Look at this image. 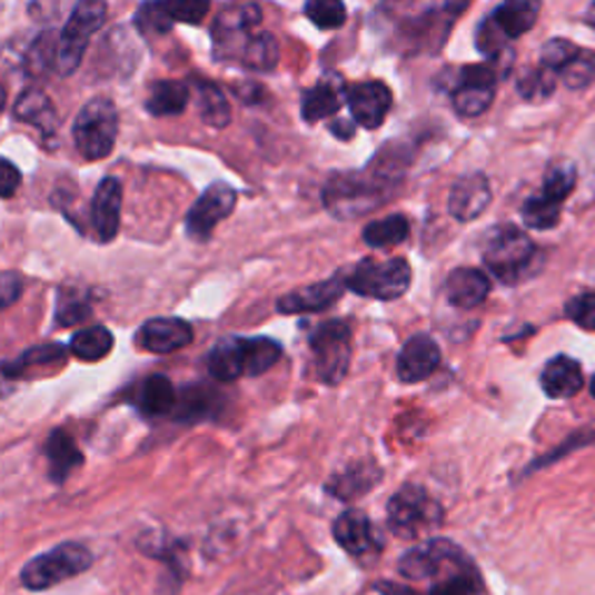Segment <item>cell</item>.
Masks as SVG:
<instances>
[{"instance_id":"obj_19","label":"cell","mask_w":595,"mask_h":595,"mask_svg":"<svg viewBox=\"0 0 595 595\" xmlns=\"http://www.w3.org/2000/svg\"><path fill=\"white\" fill-rule=\"evenodd\" d=\"M449 215L458 221H475L490 205V185L484 172H468L456 179L449 191Z\"/></svg>"},{"instance_id":"obj_45","label":"cell","mask_w":595,"mask_h":595,"mask_svg":"<svg viewBox=\"0 0 595 595\" xmlns=\"http://www.w3.org/2000/svg\"><path fill=\"white\" fill-rule=\"evenodd\" d=\"M29 70L33 75H44L49 70H57L59 61V40L51 38V33H44L36 40V44L29 51Z\"/></svg>"},{"instance_id":"obj_38","label":"cell","mask_w":595,"mask_h":595,"mask_svg":"<svg viewBox=\"0 0 595 595\" xmlns=\"http://www.w3.org/2000/svg\"><path fill=\"white\" fill-rule=\"evenodd\" d=\"M305 14L321 31H335L347 21L345 0H307Z\"/></svg>"},{"instance_id":"obj_54","label":"cell","mask_w":595,"mask_h":595,"mask_svg":"<svg viewBox=\"0 0 595 595\" xmlns=\"http://www.w3.org/2000/svg\"><path fill=\"white\" fill-rule=\"evenodd\" d=\"M586 21H588V26H591V29L595 31V3L591 6V10L586 12Z\"/></svg>"},{"instance_id":"obj_16","label":"cell","mask_w":595,"mask_h":595,"mask_svg":"<svg viewBox=\"0 0 595 595\" xmlns=\"http://www.w3.org/2000/svg\"><path fill=\"white\" fill-rule=\"evenodd\" d=\"M347 85L340 72H326L321 80L305 89L300 100V112L307 123H317L321 119H328L338 115L340 108L347 102Z\"/></svg>"},{"instance_id":"obj_31","label":"cell","mask_w":595,"mask_h":595,"mask_svg":"<svg viewBox=\"0 0 595 595\" xmlns=\"http://www.w3.org/2000/svg\"><path fill=\"white\" fill-rule=\"evenodd\" d=\"M196 106L200 119L210 128H226L230 123V102L217 85L196 82Z\"/></svg>"},{"instance_id":"obj_4","label":"cell","mask_w":595,"mask_h":595,"mask_svg":"<svg viewBox=\"0 0 595 595\" xmlns=\"http://www.w3.org/2000/svg\"><path fill=\"white\" fill-rule=\"evenodd\" d=\"M386 516H389L394 535L403 539H417L424 533L443 526L445 512L424 486L405 484L386 505Z\"/></svg>"},{"instance_id":"obj_27","label":"cell","mask_w":595,"mask_h":595,"mask_svg":"<svg viewBox=\"0 0 595 595\" xmlns=\"http://www.w3.org/2000/svg\"><path fill=\"white\" fill-rule=\"evenodd\" d=\"M177 400L179 396L172 381L166 375H151L140 384L133 403L145 417H168L175 411Z\"/></svg>"},{"instance_id":"obj_23","label":"cell","mask_w":595,"mask_h":595,"mask_svg":"<svg viewBox=\"0 0 595 595\" xmlns=\"http://www.w3.org/2000/svg\"><path fill=\"white\" fill-rule=\"evenodd\" d=\"M207 370L219 381L247 377V338H224L207 354Z\"/></svg>"},{"instance_id":"obj_43","label":"cell","mask_w":595,"mask_h":595,"mask_svg":"<svg viewBox=\"0 0 595 595\" xmlns=\"http://www.w3.org/2000/svg\"><path fill=\"white\" fill-rule=\"evenodd\" d=\"M66 351L61 345L54 343H47V345H38L33 349L26 351L23 356H19L17 360H8L6 364V377L19 375L26 368H33V366H44V364H57V360H63Z\"/></svg>"},{"instance_id":"obj_17","label":"cell","mask_w":595,"mask_h":595,"mask_svg":"<svg viewBox=\"0 0 595 595\" xmlns=\"http://www.w3.org/2000/svg\"><path fill=\"white\" fill-rule=\"evenodd\" d=\"M194 343V328L177 317L149 319L138 330V345L149 354H172Z\"/></svg>"},{"instance_id":"obj_5","label":"cell","mask_w":595,"mask_h":595,"mask_svg":"<svg viewBox=\"0 0 595 595\" xmlns=\"http://www.w3.org/2000/svg\"><path fill=\"white\" fill-rule=\"evenodd\" d=\"M91 563L93 556L85 545H80V542H63V545L26 563L21 571V584L29 591H47L87 573Z\"/></svg>"},{"instance_id":"obj_22","label":"cell","mask_w":595,"mask_h":595,"mask_svg":"<svg viewBox=\"0 0 595 595\" xmlns=\"http://www.w3.org/2000/svg\"><path fill=\"white\" fill-rule=\"evenodd\" d=\"M542 391L549 398H573L584 389V373L579 364L571 356H556L545 366L539 375Z\"/></svg>"},{"instance_id":"obj_42","label":"cell","mask_w":595,"mask_h":595,"mask_svg":"<svg viewBox=\"0 0 595 595\" xmlns=\"http://www.w3.org/2000/svg\"><path fill=\"white\" fill-rule=\"evenodd\" d=\"M136 23L145 36H166L172 31L175 21L168 14L163 0H147L136 14Z\"/></svg>"},{"instance_id":"obj_25","label":"cell","mask_w":595,"mask_h":595,"mask_svg":"<svg viewBox=\"0 0 595 595\" xmlns=\"http://www.w3.org/2000/svg\"><path fill=\"white\" fill-rule=\"evenodd\" d=\"M381 482V470L377 468V463L364 460V463H351L347 470L333 475L328 482V494L340 498V500H354L366 494V490L375 488Z\"/></svg>"},{"instance_id":"obj_8","label":"cell","mask_w":595,"mask_h":595,"mask_svg":"<svg viewBox=\"0 0 595 595\" xmlns=\"http://www.w3.org/2000/svg\"><path fill=\"white\" fill-rule=\"evenodd\" d=\"M309 351L317 377L328 386L340 384L351 360V326L345 319L321 321L309 333Z\"/></svg>"},{"instance_id":"obj_18","label":"cell","mask_w":595,"mask_h":595,"mask_svg":"<svg viewBox=\"0 0 595 595\" xmlns=\"http://www.w3.org/2000/svg\"><path fill=\"white\" fill-rule=\"evenodd\" d=\"M439 347L426 333H417L405 343L398 356V379L403 384H419L439 368Z\"/></svg>"},{"instance_id":"obj_41","label":"cell","mask_w":595,"mask_h":595,"mask_svg":"<svg viewBox=\"0 0 595 595\" xmlns=\"http://www.w3.org/2000/svg\"><path fill=\"white\" fill-rule=\"evenodd\" d=\"M577 185V170L571 161H558L554 163L547 175H545V187H542V194L563 202L567 196L575 191Z\"/></svg>"},{"instance_id":"obj_34","label":"cell","mask_w":595,"mask_h":595,"mask_svg":"<svg viewBox=\"0 0 595 595\" xmlns=\"http://www.w3.org/2000/svg\"><path fill=\"white\" fill-rule=\"evenodd\" d=\"M219 403V396L212 394L210 389H200V386H194V389L185 391V396L177 400L175 407V417L179 422H202L205 417H210Z\"/></svg>"},{"instance_id":"obj_21","label":"cell","mask_w":595,"mask_h":595,"mask_svg":"<svg viewBox=\"0 0 595 595\" xmlns=\"http://www.w3.org/2000/svg\"><path fill=\"white\" fill-rule=\"evenodd\" d=\"M490 294V279L477 268H456L445 281V296L458 309H475Z\"/></svg>"},{"instance_id":"obj_40","label":"cell","mask_w":595,"mask_h":595,"mask_svg":"<svg viewBox=\"0 0 595 595\" xmlns=\"http://www.w3.org/2000/svg\"><path fill=\"white\" fill-rule=\"evenodd\" d=\"M477 593H482V577L475 565L439 577L437 584L430 588V595H477Z\"/></svg>"},{"instance_id":"obj_3","label":"cell","mask_w":595,"mask_h":595,"mask_svg":"<svg viewBox=\"0 0 595 595\" xmlns=\"http://www.w3.org/2000/svg\"><path fill=\"white\" fill-rule=\"evenodd\" d=\"M119 136L117 106L106 98H91L72 123V140L87 161H102L115 151Z\"/></svg>"},{"instance_id":"obj_46","label":"cell","mask_w":595,"mask_h":595,"mask_svg":"<svg viewBox=\"0 0 595 595\" xmlns=\"http://www.w3.org/2000/svg\"><path fill=\"white\" fill-rule=\"evenodd\" d=\"M163 6L175 23L198 26L210 12L212 0H163Z\"/></svg>"},{"instance_id":"obj_49","label":"cell","mask_w":595,"mask_h":595,"mask_svg":"<svg viewBox=\"0 0 595 595\" xmlns=\"http://www.w3.org/2000/svg\"><path fill=\"white\" fill-rule=\"evenodd\" d=\"M19 185H21L19 168H14V163L8 159L0 161V194H3V198L6 200L12 198L19 189Z\"/></svg>"},{"instance_id":"obj_26","label":"cell","mask_w":595,"mask_h":595,"mask_svg":"<svg viewBox=\"0 0 595 595\" xmlns=\"http://www.w3.org/2000/svg\"><path fill=\"white\" fill-rule=\"evenodd\" d=\"M539 8H542L539 0H503V3L488 17L494 19V23L507 40H514L533 29Z\"/></svg>"},{"instance_id":"obj_52","label":"cell","mask_w":595,"mask_h":595,"mask_svg":"<svg viewBox=\"0 0 595 595\" xmlns=\"http://www.w3.org/2000/svg\"><path fill=\"white\" fill-rule=\"evenodd\" d=\"M377 591L381 595H419L417 591H411L409 586H398V584H389V582H379Z\"/></svg>"},{"instance_id":"obj_51","label":"cell","mask_w":595,"mask_h":595,"mask_svg":"<svg viewBox=\"0 0 595 595\" xmlns=\"http://www.w3.org/2000/svg\"><path fill=\"white\" fill-rule=\"evenodd\" d=\"M356 121L354 119H335L330 126H328V131L335 136V138H340V140H349L354 138L356 133Z\"/></svg>"},{"instance_id":"obj_35","label":"cell","mask_w":595,"mask_h":595,"mask_svg":"<svg viewBox=\"0 0 595 595\" xmlns=\"http://www.w3.org/2000/svg\"><path fill=\"white\" fill-rule=\"evenodd\" d=\"M561 205L558 200L545 196V194H537L533 198H528L522 207V217L524 224L533 230H549L558 224L561 219Z\"/></svg>"},{"instance_id":"obj_7","label":"cell","mask_w":595,"mask_h":595,"mask_svg":"<svg viewBox=\"0 0 595 595\" xmlns=\"http://www.w3.org/2000/svg\"><path fill=\"white\" fill-rule=\"evenodd\" d=\"M409 284L411 268L400 256L386 258V261L364 258V261L356 264L354 270L347 275L349 291L375 300H398L407 294Z\"/></svg>"},{"instance_id":"obj_2","label":"cell","mask_w":595,"mask_h":595,"mask_svg":"<svg viewBox=\"0 0 595 595\" xmlns=\"http://www.w3.org/2000/svg\"><path fill=\"white\" fill-rule=\"evenodd\" d=\"M482 258L490 275L512 287V284L526 281L535 272L539 251L522 228L500 224L486 232Z\"/></svg>"},{"instance_id":"obj_30","label":"cell","mask_w":595,"mask_h":595,"mask_svg":"<svg viewBox=\"0 0 595 595\" xmlns=\"http://www.w3.org/2000/svg\"><path fill=\"white\" fill-rule=\"evenodd\" d=\"M115 347V335L106 326H91L72 335L70 340V354L87 364H96V360L106 358Z\"/></svg>"},{"instance_id":"obj_48","label":"cell","mask_w":595,"mask_h":595,"mask_svg":"<svg viewBox=\"0 0 595 595\" xmlns=\"http://www.w3.org/2000/svg\"><path fill=\"white\" fill-rule=\"evenodd\" d=\"M565 317L584 330H595V294L575 296L565 305Z\"/></svg>"},{"instance_id":"obj_14","label":"cell","mask_w":595,"mask_h":595,"mask_svg":"<svg viewBox=\"0 0 595 595\" xmlns=\"http://www.w3.org/2000/svg\"><path fill=\"white\" fill-rule=\"evenodd\" d=\"M123 187L117 177H106L98 185L91 200V230L100 245H108L117 238L121 224Z\"/></svg>"},{"instance_id":"obj_32","label":"cell","mask_w":595,"mask_h":595,"mask_svg":"<svg viewBox=\"0 0 595 595\" xmlns=\"http://www.w3.org/2000/svg\"><path fill=\"white\" fill-rule=\"evenodd\" d=\"M407 236H409V221L405 215H389L384 219L370 221L364 228V242L373 249L398 247L407 240Z\"/></svg>"},{"instance_id":"obj_47","label":"cell","mask_w":595,"mask_h":595,"mask_svg":"<svg viewBox=\"0 0 595 595\" xmlns=\"http://www.w3.org/2000/svg\"><path fill=\"white\" fill-rule=\"evenodd\" d=\"M561 80L567 89H586L593 80H595V59L593 54H588V51H582V54L567 66L561 75Z\"/></svg>"},{"instance_id":"obj_10","label":"cell","mask_w":595,"mask_h":595,"mask_svg":"<svg viewBox=\"0 0 595 595\" xmlns=\"http://www.w3.org/2000/svg\"><path fill=\"white\" fill-rule=\"evenodd\" d=\"M473 565L475 563L468 558V554H465L458 545H454V542L435 537L424 542L419 547L409 549L400 558V573L407 579L422 582V579H439Z\"/></svg>"},{"instance_id":"obj_44","label":"cell","mask_w":595,"mask_h":595,"mask_svg":"<svg viewBox=\"0 0 595 595\" xmlns=\"http://www.w3.org/2000/svg\"><path fill=\"white\" fill-rule=\"evenodd\" d=\"M584 49H579L575 42L571 40H563V38H554L549 40L545 47L539 51V63L554 70L556 75H561L567 66H571Z\"/></svg>"},{"instance_id":"obj_55","label":"cell","mask_w":595,"mask_h":595,"mask_svg":"<svg viewBox=\"0 0 595 595\" xmlns=\"http://www.w3.org/2000/svg\"><path fill=\"white\" fill-rule=\"evenodd\" d=\"M591 396L595 398V375H593V379H591Z\"/></svg>"},{"instance_id":"obj_12","label":"cell","mask_w":595,"mask_h":595,"mask_svg":"<svg viewBox=\"0 0 595 595\" xmlns=\"http://www.w3.org/2000/svg\"><path fill=\"white\" fill-rule=\"evenodd\" d=\"M500 70L490 63H477L465 66L460 70V82L454 89V108L460 117H479L496 98V85H498Z\"/></svg>"},{"instance_id":"obj_53","label":"cell","mask_w":595,"mask_h":595,"mask_svg":"<svg viewBox=\"0 0 595 595\" xmlns=\"http://www.w3.org/2000/svg\"><path fill=\"white\" fill-rule=\"evenodd\" d=\"M238 91H240L238 96L245 102H258V100H261V93H264V89L258 85H242V87H238Z\"/></svg>"},{"instance_id":"obj_24","label":"cell","mask_w":595,"mask_h":595,"mask_svg":"<svg viewBox=\"0 0 595 595\" xmlns=\"http://www.w3.org/2000/svg\"><path fill=\"white\" fill-rule=\"evenodd\" d=\"M44 456L49 463V477L57 484H63L85 463L80 447L75 445V439L63 428L49 433L47 445H44Z\"/></svg>"},{"instance_id":"obj_28","label":"cell","mask_w":595,"mask_h":595,"mask_svg":"<svg viewBox=\"0 0 595 595\" xmlns=\"http://www.w3.org/2000/svg\"><path fill=\"white\" fill-rule=\"evenodd\" d=\"M14 117L23 123L36 126L42 136H54L57 128H59L57 110L40 89H29L17 98Z\"/></svg>"},{"instance_id":"obj_15","label":"cell","mask_w":595,"mask_h":595,"mask_svg":"<svg viewBox=\"0 0 595 595\" xmlns=\"http://www.w3.org/2000/svg\"><path fill=\"white\" fill-rule=\"evenodd\" d=\"M347 291V279L343 275L324 279L313 287L298 289L294 294L281 296L277 300V313L279 315H313V313H324L330 305L338 303L343 294Z\"/></svg>"},{"instance_id":"obj_20","label":"cell","mask_w":595,"mask_h":595,"mask_svg":"<svg viewBox=\"0 0 595 595\" xmlns=\"http://www.w3.org/2000/svg\"><path fill=\"white\" fill-rule=\"evenodd\" d=\"M333 537L351 556H364L379 549V537L373 522L358 509H347L335 519Z\"/></svg>"},{"instance_id":"obj_9","label":"cell","mask_w":595,"mask_h":595,"mask_svg":"<svg viewBox=\"0 0 595 595\" xmlns=\"http://www.w3.org/2000/svg\"><path fill=\"white\" fill-rule=\"evenodd\" d=\"M264 12L256 0H230L212 23L215 54L221 61H240L242 49L258 33Z\"/></svg>"},{"instance_id":"obj_11","label":"cell","mask_w":595,"mask_h":595,"mask_svg":"<svg viewBox=\"0 0 595 595\" xmlns=\"http://www.w3.org/2000/svg\"><path fill=\"white\" fill-rule=\"evenodd\" d=\"M238 194L226 182H215L212 187H207L200 198L194 202V207L187 215V236L196 242L210 240L215 228L228 219L236 210Z\"/></svg>"},{"instance_id":"obj_39","label":"cell","mask_w":595,"mask_h":595,"mask_svg":"<svg viewBox=\"0 0 595 595\" xmlns=\"http://www.w3.org/2000/svg\"><path fill=\"white\" fill-rule=\"evenodd\" d=\"M281 356L279 343L272 338H247V377L268 373Z\"/></svg>"},{"instance_id":"obj_1","label":"cell","mask_w":595,"mask_h":595,"mask_svg":"<svg viewBox=\"0 0 595 595\" xmlns=\"http://www.w3.org/2000/svg\"><path fill=\"white\" fill-rule=\"evenodd\" d=\"M391 170L368 168L366 172H338L324 187V205L335 219H358L364 217L391 196L394 187Z\"/></svg>"},{"instance_id":"obj_50","label":"cell","mask_w":595,"mask_h":595,"mask_svg":"<svg viewBox=\"0 0 595 595\" xmlns=\"http://www.w3.org/2000/svg\"><path fill=\"white\" fill-rule=\"evenodd\" d=\"M21 277L12 270L3 272V279H0V289H3V307H10L19 296H21Z\"/></svg>"},{"instance_id":"obj_37","label":"cell","mask_w":595,"mask_h":595,"mask_svg":"<svg viewBox=\"0 0 595 595\" xmlns=\"http://www.w3.org/2000/svg\"><path fill=\"white\" fill-rule=\"evenodd\" d=\"M556 80H558V75L539 63L537 68L524 70V75L519 77V82H516V89H519L524 100L537 102V100H545L554 93Z\"/></svg>"},{"instance_id":"obj_33","label":"cell","mask_w":595,"mask_h":595,"mask_svg":"<svg viewBox=\"0 0 595 595\" xmlns=\"http://www.w3.org/2000/svg\"><path fill=\"white\" fill-rule=\"evenodd\" d=\"M279 61V44L272 33L268 31H258L240 54V66L254 72H268L277 66Z\"/></svg>"},{"instance_id":"obj_36","label":"cell","mask_w":595,"mask_h":595,"mask_svg":"<svg viewBox=\"0 0 595 595\" xmlns=\"http://www.w3.org/2000/svg\"><path fill=\"white\" fill-rule=\"evenodd\" d=\"M91 315V300L89 294L80 291V289H61L59 298H57V324L61 328L75 326L85 321Z\"/></svg>"},{"instance_id":"obj_29","label":"cell","mask_w":595,"mask_h":595,"mask_svg":"<svg viewBox=\"0 0 595 595\" xmlns=\"http://www.w3.org/2000/svg\"><path fill=\"white\" fill-rule=\"evenodd\" d=\"M189 87L179 80H159L149 85L145 108L151 117H177L189 106Z\"/></svg>"},{"instance_id":"obj_13","label":"cell","mask_w":595,"mask_h":595,"mask_svg":"<svg viewBox=\"0 0 595 595\" xmlns=\"http://www.w3.org/2000/svg\"><path fill=\"white\" fill-rule=\"evenodd\" d=\"M347 106L351 110V119L358 126L368 128V131H377L394 106V96H391V89L384 82L366 80V82H356L354 87H349Z\"/></svg>"},{"instance_id":"obj_6","label":"cell","mask_w":595,"mask_h":595,"mask_svg":"<svg viewBox=\"0 0 595 595\" xmlns=\"http://www.w3.org/2000/svg\"><path fill=\"white\" fill-rule=\"evenodd\" d=\"M108 19V0H77L68 23L59 36V61L61 77H70L82 66L89 40Z\"/></svg>"}]
</instances>
